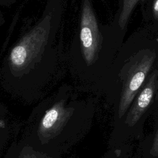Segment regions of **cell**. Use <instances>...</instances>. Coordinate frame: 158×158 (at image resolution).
Segmentation results:
<instances>
[{
  "label": "cell",
  "mask_w": 158,
  "mask_h": 158,
  "mask_svg": "<svg viewBox=\"0 0 158 158\" xmlns=\"http://www.w3.org/2000/svg\"><path fill=\"white\" fill-rule=\"evenodd\" d=\"M16 0H0V6H7L12 4H14Z\"/></svg>",
  "instance_id": "30bf717a"
},
{
  "label": "cell",
  "mask_w": 158,
  "mask_h": 158,
  "mask_svg": "<svg viewBox=\"0 0 158 158\" xmlns=\"http://www.w3.org/2000/svg\"><path fill=\"white\" fill-rule=\"evenodd\" d=\"M156 59V53L149 49L141 50L123 67L120 78L122 89L118 115L121 118L139 92Z\"/></svg>",
  "instance_id": "3957f363"
},
{
  "label": "cell",
  "mask_w": 158,
  "mask_h": 158,
  "mask_svg": "<svg viewBox=\"0 0 158 158\" xmlns=\"http://www.w3.org/2000/svg\"><path fill=\"white\" fill-rule=\"evenodd\" d=\"M19 158H47L43 157L40 154L35 151H26L23 152L19 157Z\"/></svg>",
  "instance_id": "52a82bcc"
},
{
  "label": "cell",
  "mask_w": 158,
  "mask_h": 158,
  "mask_svg": "<svg viewBox=\"0 0 158 158\" xmlns=\"http://www.w3.org/2000/svg\"><path fill=\"white\" fill-rule=\"evenodd\" d=\"M72 114V109L65 107V100L56 102L43 116L38 129L41 138H50L57 133Z\"/></svg>",
  "instance_id": "277c9868"
},
{
  "label": "cell",
  "mask_w": 158,
  "mask_h": 158,
  "mask_svg": "<svg viewBox=\"0 0 158 158\" xmlns=\"http://www.w3.org/2000/svg\"><path fill=\"white\" fill-rule=\"evenodd\" d=\"M102 37L89 0H83L78 31L72 41L69 52V64L74 76L83 67H92L98 60Z\"/></svg>",
  "instance_id": "7a4b0ae2"
},
{
  "label": "cell",
  "mask_w": 158,
  "mask_h": 158,
  "mask_svg": "<svg viewBox=\"0 0 158 158\" xmlns=\"http://www.w3.org/2000/svg\"><path fill=\"white\" fill-rule=\"evenodd\" d=\"M139 1L140 0H123L122 8L118 21L120 29H125L136 5Z\"/></svg>",
  "instance_id": "8992f818"
},
{
  "label": "cell",
  "mask_w": 158,
  "mask_h": 158,
  "mask_svg": "<svg viewBox=\"0 0 158 158\" xmlns=\"http://www.w3.org/2000/svg\"><path fill=\"white\" fill-rule=\"evenodd\" d=\"M62 10V0H48L41 17L9 49L0 66L5 86H39L52 78L57 67L56 43Z\"/></svg>",
  "instance_id": "6da1fadb"
},
{
  "label": "cell",
  "mask_w": 158,
  "mask_h": 158,
  "mask_svg": "<svg viewBox=\"0 0 158 158\" xmlns=\"http://www.w3.org/2000/svg\"><path fill=\"white\" fill-rule=\"evenodd\" d=\"M152 13L154 18L158 19V0H153Z\"/></svg>",
  "instance_id": "9c48e42d"
},
{
  "label": "cell",
  "mask_w": 158,
  "mask_h": 158,
  "mask_svg": "<svg viewBox=\"0 0 158 158\" xmlns=\"http://www.w3.org/2000/svg\"><path fill=\"white\" fill-rule=\"evenodd\" d=\"M158 78V71L154 70L134 101L126 117L125 123L129 127L134 126L149 106L156 92Z\"/></svg>",
  "instance_id": "5b68a950"
},
{
  "label": "cell",
  "mask_w": 158,
  "mask_h": 158,
  "mask_svg": "<svg viewBox=\"0 0 158 158\" xmlns=\"http://www.w3.org/2000/svg\"><path fill=\"white\" fill-rule=\"evenodd\" d=\"M150 152L154 156H158V130L156 133Z\"/></svg>",
  "instance_id": "ba28073f"
}]
</instances>
